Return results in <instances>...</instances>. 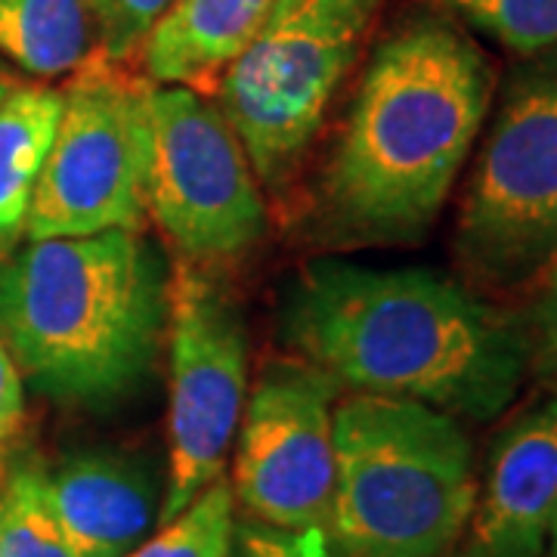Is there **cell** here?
Returning a JSON list of instances; mask_svg holds the SVG:
<instances>
[{
	"label": "cell",
	"mask_w": 557,
	"mask_h": 557,
	"mask_svg": "<svg viewBox=\"0 0 557 557\" xmlns=\"http://www.w3.org/2000/svg\"><path fill=\"white\" fill-rule=\"evenodd\" d=\"M338 381L307 359H276L248 391L236 431L233 498L278 530L329 527Z\"/></svg>",
	"instance_id": "obj_10"
},
{
	"label": "cell",
	"mask_w": 557,
	"mask_h": 557,
	"mask_svg": "<svg viewBox=\"0 0 557 557\" xmlns=\"http://www.w3.org/2000/svg\"><path fill=\"white\" fill-rule=\"evenodd\" d=\"M149 94L152 81L97 50L72 72L25 239L143 230L152 156Z\"/></svg>",
	"instance_id": "obj_7"
},
{
	"label": "cell",
	"mask_w": 557,
	"mask_h": 557,
	"mask_svg": "<svg viewBox=\"0 0 557 557\" xmlns=\"http://www.w3.org/2000/svg\"><path fill=\"white\" fill-rule=\"evenodd\" d=\"M555 515L557 394L502 431L456 557H545Z\"/></svg>",
	"instance_id": "obj_11"
},
{
	"label": "cell",
	"mask_w": 557,
	"mask_h": 557,
	"mask_svg": "<svg viewBox=\"0 0 557 557\" xmlns=\"http://www.w3.org/2000/svg\"><path fill=\"white\" fill-rule=\"evenodd\" d=\"M493 90V65L456 20L421 10L397 22L372 50L317 183L325 239H424L478 143Z\"/></svg>",
	"instance_id": "obj_2"
},
{
	"label": "cell",
	"mask_w": 557,
	"mask_h": 557,
	"mask_svg": "<svg viewBox=\"0 0 557 557\" xmlns=\"http://www.w3.org/2000/svg\"><path fill=\"white\" fill-rule=\"evenodd\" d=\"M149 214L189 263L248 255L267 233L263 186L218 102L193 87L152 84Z\"/></svg>",
	"instance_id": "obj_9"
},
{
	"label": "cell",
	"mask_w": 557,
	"mask_h": 557,
	"mask_svg": "<svg viewBox=\"0 0 557 557\" xmlns=\"http://www.w3.org/2000/svg\"><path fill=\"white\" fill-rule=\"evenodd\" d=\"M278 338L357 394L493 421L533 366L527 322L424 267L322 258L288 278Z\"/></svg>",
	"instance_id": "obj_1"
},
{
	"label": "cell",
	"mask_w": 557,
	"mask_h": 557,
	"mask_svg": "<svg viewBox=\"0 0 557 557\" xmlns=\"http://www.w3.org/2000/svg\"><path fill=\"white\" fill-rule=\"evenodd\" d=\"M233 511V490L226 480H218L186 511H180L171 523L159 527L156 536L139 542L124 557H226L236 527Z\"/></svg>",
	"instance_id": "obj_17"
},
{
	"label": "cell",
	"mask_w": 557,
	"mask_h": 557,
	"mask_svg": "<svg viewBox=\"0 0 557 557\" xmlns=\"http://www.w3.org/2000/svg\"><path fill=\"white\" fill-rule=\"evenodd\" d=\"M47 496L78 557H124L159 527V483L137 458L87 449L47 471Z\"/></svg>",
	"instance_id": "obj_12"
},
{
	"label": "cell",
	"mask_w": 557,
	"mask_h": 557,
	"mask_svg": "<svg viewBox=\"0 0 557 557\" xmlns=\"http://www.w3.org/2000/svg\"><path fill=\"white\" fill-rule=\"evenodd\" d=\"M168 295L143 230L25 239L0 260V341L38 394L102 412L152 379Z\"/></svg>",
	"instance_id": "obj_3"
},
{
	"label": "cell",
	"mask_w": 557,
	"mask_h": 557,
	"mask_svg": "<svg viewBox=\"0 0 557 557\" xmlns=\"http://www.w3.org/2000/svg\"><path fill=\"white\" fill-rule=\"evenodd\" d=\"M62 115V90L20 84L0 100V260L25 236V220Z\"/></svg>",
	"instance_id": "obj_14"
},
{
	"label": "cell",
	"mask_w": 557,
	"mask_h": 557,
	"mask_svg": "<svg viewBox=\"0 0 557 557\" xmlns=\"http://www.w3.org/2000/svg\"><path fill=\"white\" fill-rule=\"evenodd\" d=\"M453 16L515 57L557 47V0H440Z\"/></svg>",
	"instance_id": "obj_18"
},
{
	"label": "cell",
	"mask_w": 557,
	"mask_h": 557,
	"mask_svg": "<svg viewBox=\"0 0 557 557\" xmlns=\"http://www.w3.org/2000/svg\"><path fill=\"white\" fill-rule=\"evenodd\" d=\"M97 28V53L127 60L174 0H87Z\"/></svg>",
	"instance_id": "obj_19"
},
{
	"label": "cell",
	"mask_w": 557,
	"mask_h": 557,
	"mask_svg": "<svg viewBox=\"0 0 557 557\" xmlns=\"http://www.w3.org/2000/svg\"><path fill=\"white\" fill-rule=\"evenodd\" d=\"M168 480L159 527L223 480L248 399V329L208 267L177 260L168 295Z\"/></svg>",
	"instance_id": "obj_8"
},
{
	"label": "cell",
	"mask_w": 557,
	"mask_h": 557,
	"mask_svg": "<svg viewBox=\"0 0 557 557\" xmlns=\"http://www.w3.org/2000/svg\"><path fill=\"white\" fill-rule=\"evenodd\" d=\"M0 557H78L47 496V468L16 461L0 478Z\"/></svg>",
	"instance_id": "obj_16"
},
{
	"label": "cell",
	"mask_w": 557,
	"mask_h": 557,
	"mask_svg": "<svg viewBox=\"0 0 557 557\" xmlns=\"http://www.w3.org/2000/svg\"><path fill=\"white\" fill-rule=\"evenodd\" d=\"M22 78L10 69V62H3V57H0V100L13 90V87H20Z\"/></svg>",
	"instance_id": "obj_23"
},
{
	"label": "cell",
	"mask_w": 557,
	"mask_h": 557,
	"mask_svg": "<svg viewBox=\"0 0 557 557\" xmlns=\"http://www.w3.org/2000/svg\"><path fill=\"white\" fill-rule=\"evenodd\" d=\"M379 7L381 0H276L220 75L218 109L242 139L260 186L278 189L298 168Z\"/></svg>",
	"instance_id": "obj_5"
},
{
	"label": "cell",
	"mask_w": 557,
	"mask_h": 557,
	"mask_svg": "<svg viewBox=\"0 0 557 557\" xmlns=\"http://www.w3.org/2000/svg\"><path fill=\"white\" fill-rule=\"evenodd\" d=\"M478 502L474 449L458 418L418 399L335 403L329 533L344 557H443Z\"/></svg>",
	"instance_id": "obj_4"
},
{
	"label": "cell",
	"mask_w": 557,
	"mask_h": 557,
	"mask_svg": "<svg viewBox=\"0 0 557 557\" xmlns=\"http://www.w3.org/2000/svg\"><path fill=\"white\" fill-rule=\"evenodd\" d=\"M548 557H557V515L552 523V539H548Z\"/></svg>",
	"instance_id": "obj_24"
},
{
	"label": "cell",
	"mask_w": 557,
	"mask_h": 557,
	"mask_svg": "<svg viewBox=\"0 0 557 557\" xmlns=\"http://www.w3.org/2000/svg\"><path fill=\"white\" fill-rule=\"evenodd\" d=\"M539 292L530 313V347L539 379L557 387V255L539 270Z\"/></svg>",
	"instance_id": "obj_21"
},
{
	"label": "cell",
	"mask_w": 557,
	"mask_h": 557,
	"mask_svg": "<svg viewBox=\"0 0 557 557\" xmlns=\"http://www.w3.org/2000/svg\"><path fill=\"white\" fill-rule=\"evenodd\" d=\"M490 112L456 248L483 282L518 285L557 255V47L520 57Z\"/></svg>",
	"instance_id": "obj_6"
},
{
	"label": "cell",
	"mask_w": 557,
	"mask_h": 557,
	"mask_svg": "<svg viewBox=\"0 0 557 557\" xmlns=\"http://www.w3.org/2000/svg\"><path fill=\"white\" fill-rule=\"evenodd\" d=\"M276 0H174L137 57L143 78L214 90L230 62L251 44Z\"/></svg>",
	"instance_id": "obj_13"
},
{
	"label": "cell",
	"mask_w": 557,
	"mask_h": 557,
	"mask_svg": "<svg viewBox=\"0 0 557 557\" xmlns=\"http://www.w3.org/2000/svg\"><path fill=\"white\" fill-rule=\"evenodd\" d=\"M97 50L87 0H0V57L35 78L75 72Z\"/></svg>",
	"instance_id": "obj_15"
},
{
	"label": "cell",
	"mask_w": 557,
	"mask_h": 557,
	"mask_svg": "<svg viewBox=\"0 0 557 557\" xmlns=\"http://www.w3.org/2000/svg\"><path fill=\"white\" fill-rule=\"evenodd\" d=\"M226 557H338V545L329 527L278 530L258 520H245L233 527Z\"/></svg>",
	"instance_id": "obj_20"
},
{
	"label": "cell",
	"mask_w": 557,
	"mask_h": 557,
	"mask_svg": "<svg viewBox=\"0 0 557 557\" xmlns=\"http://www.w3.org/2000/svg\"><path fill=\"white\" fill-rule=\"evenodd\" d=\"M25 421V381L16 359L0 341V453L16 440Z\"/></svg>",
	"instance_id": "obj_22"
}]
</instances>
